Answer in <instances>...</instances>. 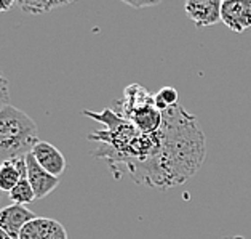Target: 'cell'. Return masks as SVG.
I'll return each instance as SVG.
<instances>
[{"label":"cell","instance_id":"obj_18","mask_svg":"<svg viewBox=\"0 0 251 239\" xmlns=\"http://www.w3.org/2000/svg\"><path fill=\"white\" fill-rule=\"evenodd\" d=\"M2 196H3V193H2V191H0V201H2Z\"/></svg>","mask_w":251,"mask_h":239},{"label":"cell","instance_id":"obj_7","mask_svg":"<svg viewBox=\"0 0 251 239\" xmlns=\"http://www.w3.org/2000/svg\"><path fill=\"white\" fill-rule=\"evenodd\" d=\"M34 218H37V215L26 206L11 204L0 209V228L7 231L11 239H20L21 230Z\"/></svg>","mask_w":251,"mask_h":239},{"label":"cell","instance_id":"obj_14","mask_svg":"<svg viewBox=\"0 0 251 239\" xmlns=\"http://www.w3.org/2000/svg\"><path fill=\"white\" fill-rule=\"evenodd\" d=\"M10 105V84L8 77L0 67V109Z\"/></svg>","mask_w":251,"mask_h":239},{"label":"cell","instance_id":"obj_1","mask_svg":"<svg viewBox=\"0 0 251 239\" xmlns=\"http://www.w3.org/2000/svg\"><path fill=\"white\" fill-rule=\"evenodd\" d=\"M205 157V133L197 118L177 105L163 113L157 154L128 175L139 185L171 188L182 185L197 174Z\"/></svg>","mask_w":251,"mask_h":239},{"label":"cell","instance_id":"obj_6","mask_svg":"<svg viewBox=\"0 0 251 239\" xmlns=\"http://www.w3.org/2000/svg\"><path fill=\"white\" fill-rule=\"evenodd\" d=\"M26 169H27V180L35 193V199L47 198L48 194H51L59 186L58 177H53L45 169H42L40 164L32 156V152H29L26 156Z\"/></svg>","mask_w":251,"mask_h":239},{"label":"cell","instance_id":"obj_2","mask_svg":"<svg viewBox=\"0 0 251 239\" xmlns=\"http://www.w3.org/2000/svg\"><path fill=\"white\" fill-rule=\"evenodd\" d=\"M82 114L106 127L104 130L91 133L88 138L98 142L100 148L95 151V156L106 159L112 172L120 169L130 174L133 169L149 162L160 148V130L143 133L133 122L111 108L101 113L82 111Z\"/></svg>","mask_w":251,"mask_h":239},{"label":"cell","instance_id":"obj_5","mask_svg":"<svg viewBox=\"0 0 251 239\" xmlns=\"http://www.w3.org/2000/svg\"><path fill=\"white\" fill-rule=\"evenodd\" d=\"M221 5L219 0H189L184 10L197 28H210L221 21Z\"/></svg>","mask_w":251,"mask_h":239},{"label":"cell","instance_id":"obj_8","mask_svg":"<svg viewBox=\"0 0 251 239\" xmlns=\"http://www.w3.org/2000/svg\"><path fill=\"white\" fill-rule=\"evenodd\" d=\"M32 156L40 164V167L45 169L53 177L59 179V175L66 170V157L63 156V152L48 142H39L35 145Z\"/></svg>","mask_w":251,"mask_h":239},{"label":"cell","instance_id":"obj_15","mask_svg":"<svg viewBox=\"0 0 251 239\" xmlns=\"http://www.w3.org/2000/svg\"><path fill=\"white\" fill-rule=\"evenodd\" d=\"M13 7H16V2L13 0H5V2H0V13H7Z\"/></svg>","mask_w":251,"mask_h":239},{"label":"cell","instance_id":"obj_13","mask_svg":"<svg viewBox=\"0 0 251 239\" xmlns=\"http://www.w3.org/2000/svg\"><path fill=\"white\" fill-rule=\"evenodd\" d=\"M177 98H179V95H177L176 89L163 87L154 95V101H155V106L160 109L162 113H165V111H168V109L179 105V103H177Z\"/></svg>","mask_w":251,"mask_h":239},{"label":"cell","instance_id":"obj_17","mask_svg":"<svg viewBox=\"0 0 251 239\" xmlns=\"http://www.w3.org/2000/svg\"><path fill=\"white\" fill-rule=\"evenodd\" d=\"M0 239H11V236L8 235L7 231H3L2 228H0Z\"/></svg>","mask_w":251,"mask_h":239},{"label":"cell","instance_id":"obj_9","mask_svg":"<svg viewBox=\"0 0 251 239\" xmlns=\"http://www.w3.org/2000/svg\"><path fill=\"white\" fill-rule=\"evenodd\" d=\"M24 177H27L26 157H16L0 162V191L10 193Z\"/></svg>","mask_w":251,"mask_h":239},{"label":"cell","instance_id":"obj_16","mask_svg":"<svg viewBox=\"0 0 251 239\" xmlns=\"http://www.w3.org/2000/svg\"><path fill=\"white\" fill-rule=\"evenodd\" d=\"M50 239H69V236H67V231H66V228L63 225L59 226V228L56 230V233L50 238Z\"/></svg>","mask_w":251,"mask_h":239},{"label":"cell","instance_id":"obj_3","mask_svg":"<svg viewBox=\"0 0 251 239\" xmlns=\"http://www.w3.org/2000/svg\"><path fill=\"white\" fill-rule=\"evenodd\" d=\"M40 142L37 124L15 106L0 109V162L26 157Z\"/></svg>","mask_w":251,"mask_h":239},{"label":"cell","instance_id":"obj_11","mask_svg":"<svg viewBox=\"0 0 251 239\" xmlns=\"http://www.w3.org/2000/svg\"><path fill=\"white\" fill-rule=\"evenodd\" d=\"M69 2H48V0H20L16 2V7L23 10L26 15H42L48 13L54 8L66 7Z\"/></svg>","mask_w":251,"mask_h":239},{"label":"cell","instance_id":"obj_12","mask_svg":"<svg viewBox=\"0 0 251 239\" xmlns=\"http://www.w3.org/2000/svg\"><path fill=\"white\" fill-rule=\"evenodd\" d=\"M8 198L13 204H20V206H27L32 201H35V193L32 186H30L27 177H24V179L11 189L8 193Z\"/></svg>","mask_w":251,"mask_h":239},{"label":"cell","instance_id":"obj_10","mask_svg":"<svg viewBox=\"0 0 251 239\" xmlns=\"http://www.w3.org/2000/svg\"><path fill=\"white\" fill-rule=\"evenodd\" d=\"M61 226L59 222L47 217H37L24 226L20 233V239H50Z\"/></svg>","mask_w":251,"mask_h":239},{"label":"cell","instance_id":"obj_4","mask_svg":"<svg viewBox=\"0 0 251 239\" xmlns=\"http://www.w3.org/2000/svg\"><path fill=\"white\" fill-rule=\"evenodd\" d=\"M221 21L234 32L251 28V0H226L221 5Z\"/></svg>","mask_w":251,"mask_h":239}]
</instances>
